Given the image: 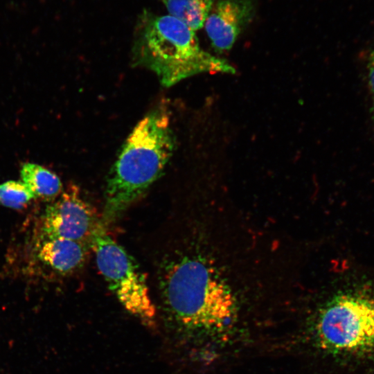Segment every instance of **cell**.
I'll return each instance as SVG.
<instances>
[{"instance_id": "277c9868", "label": "cell", "mask_w": 374, "mask_h": 374, "mask_svg": "<svg viewBox=\"0 0 374 374\" xmlns=\"http://www.w3.org/2000/svg\"><path fill=\"white\" fill-rule=\"evenodd\" d=\"M316 332L328 352L349 357L374 353V298L345 293L332 299L319 314Z\"/></svg>"}, {"instance_id": "5b68a950", "label": "cell", "mask_w": 374, "mask_h": 374, "mask_svg": "<svg viewBox=\"0 0 374 374\" xmlns=\"http://www.w3.org/2000/svg\"><path fill=\"white\" fill-rule=\"evenodd\" d=\"M98 267L122 305L144 323L153 322L156 310L146 279L137 262L106 232L103 224L91 242Z\"/></svg>"}, {"instance_id": "8992f818", "label": "cell", "mask_w": 374, "mask_h": 374, "mask_svg": "<svg viewBox=\"0 0 374 374\" xmlns=\"http://www.w3.org/2000/svg\"><path fill=\"white\" fill-rule=\"evenodd\" d=\"M103 224L78 188L73 186L46 206L41 220L40 234L78 241L91 248L93 238Z\"/></svg>"}, {"instance_id": "9c48e42d", "label": "cell", "mask_w": 374, "mask_h": 374, "mask_svg": "<svg viewBox=\"0 0 374 374\" xmlns=\"http://www.w3.org/2000/svg\"><path fill=\"white\" fill-rule=\"evenodd\" d=\"M20 175L35 198L52 201L62 193V184L58 176L40 165L25 163Z\"/></svg>"}, {"instance_id": "8fae6325", "label": "cell", "mask_w": 374, "mask_h": 374, "mask_svg": "<svg viewBox=\"0 0 374 374\" xmlns=\"http://www.w3.org/2000/svg\"><path fill=\"white\" fill-rule=\"evenodd\" d=\"M35 198L23 181H8L0 184V204L11 208H22Z\"/></svg>"}, {"instance_id": "7a4b0ae2", "label": "cell", "mask_w": 374, "mask_h": 374, "mask_svg": "<svg viewBox=\"0 0 374 374\" xmlns=\"http://www.w3.org/2000/svg\"><path fill=\"white\" fill-rule=\"evenodd\" d=\"M175 148L168 114L156 109L134 127L107 181L104 224L112 222L160 177Z\"/></svg>"}, {"instance_id": "7c38bea8", "label": "cell", "mask_w": 374, "mask_h": 374, "mask_svg": "<svg viewBox=\"0 0 374 374\" xmlns=\"http://www.w3.org/2000/svg\"><path fill=\"white\" fill-rule=\"evenodd\" d=\"M366 70L368 86L370 91L374 94V44L368 53Z\"/></svg>"}, {"instance_id": "30bf717a", "label": "cell", "mask_w": 374, "mask_h": 374, "mask_svg": "<svg viewBox=\"0 0 374 374\" xmlns=\"http://www.w3.org/2000/svg\"><path fill=\"white\" fill-rule=\"evenodd\" d=\"M169 15L182 21L194 31L205 23L213 0H161Z\"/></svg>"}, {"instance_id": "3957f363", "label": "cell", "mask_w": 374, "mask_h": 374, "mask_svg": "<svg viewBox=\"0 0 374 374\" xmlns=\"http://www.w3.org/2000/svg\"><path fill=\"white\" fill-rule=\"evenodd\" d=\"M134 52L136 62L154 71L166 87L203 72H235L226 61L204 51L194 30L170 15L145 13Z\"/></svg>"}, {"instance_id": "4fadbf2b", "label": "cell", "mask_w": 374, "mask_h": 374, "mask_svg": "<svg viewBox=\"0 0 374 374\" xmlns=\"http://www.w3.org/2000/svg\"><path fill=\"white\" fill-rule=\"evenodd\" d=\"M371 114H372L373 121L374 122V98H373L372 106H371Z\"/></svg>"}, {"instance_id": "52a82bcc", "label": "cell", "mask_w": 374, "mask_h": 374, "mask_svg": "<svg viewBox=\"0 0 374 374\" xmlns=\"http://www.w3.org/2000/svg\"><path fill=\"white\" fill-rule=\"evenodd\" d=\"M253 0H220L205 21L206 32L215 51H229L254 13Z\"/></svg>"}, {"instance_id": "ba28073f", "label": "cell", "mask_w": 374, "mask_h": 374, "mask_svg": "<svg viewBox=\"0 0 374 374\" xmlns=\"http://www.w3.org/2000/svg\"><path fill=\"white\" fill-rule=\"evenodd\" d=\"M89 248L83 242L39 233L33 252L42 266L56 274H69L82 266Z\"/></svg>"}, {"instance_id": "6da1fadb", "label": "cell", "mask_w": 374, "mask_h": 374, "mask_svg": "<svg viewBox=\"0 0 374 374\" xmlns=\"http://www.w3.org/2000/svg\"><path fill=\"white\" fill-rule=\"evenodd\" d=\"M161 305L168 326L176 332L218 333L237 317V302L216 269L198 256L172 254L159 274Z\"/></svg>"}]
</instances>
